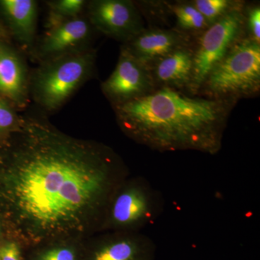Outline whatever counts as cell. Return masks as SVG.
I'll use <instances>...</instances> for the list:
<instances>
[{"mask_svg": "<svg viewBox=\"0 0 260 260\" xmlns=\"http://www.w3.org/2000/svg\"><path fill=\"white\" fill-rule=\"evenodd\" d=\"M94 29L86 16L71 19L47 29L31 49L32 56L43 62L59 56L91 49Z\"/></svg>", "mask_w": 260, "mask_h": 260, "instance_id": "9", "label": "cell"}, {"mask_svg": "<svg viewBox=\"0 0 260 260\" xmlns=\"http://www.w3.org/2000/svg\"><path fill=\"white\" fill-rule=\"evenodd\" d=\"M246 17L243 7L210 25L201 32L194 47L192 80L188 92L198 95L208 75L239 39L245 37Z\"/></svg>", "mask_w": 260, "mask_h": 260, "instance_id": "6", "label": "cell"}, {"mask_svg": "<svg viewBox=\"0 0 260 260\" xmlns=\"http://www.w3.org/2000/svg\"><path fill=\"white\" fill-rule=\"evenodd\" d=\"M191 45L187 32L179 29H146L123 47L149 68L159 59L179 48Z\"/></svg>", "mask_w": 260, "mask_h": 260, "instance_id": "10", "label": "cell"}, {"mask_svg": "<svg viewBox=\"0 0 260 260\" xmlns=\"http://www.w3.org/2000/svg\"><path fill=\"white\" fill-rule=\"evenodd\" d=\"M161 208L158 192L148 181L143 179H124L109 201L101 229L138 232L155 221Z\"/></svg>", "mask_w": 260, "mask_h": 260, "instance_id": "5", "label": "cell"}, {"mask_svg": "<svg viewBox=\"0 0 260 260\" xmlns=\"http://www.w3.org/2000/svg\"><path fill=\"white\" fill-rule=\"evenodd\" d=\"M0 260H21L18 244L10 242L2 246L0 248Z\"/></svg>", "mask_w": 260, "mask_h": 260, "instance_id": "21", "label": "cell"}, {"mask_svg": "<svg viewBox=\"0 0 260 260\" xmlns=\"http://www.w3.org/2000/svg\"><path fill=\"white\" fill-rule=\"evenodd\" d=\"M170 8L177 19V29L181 31L203 32L210 26L191 3H180L170 6Z\"/></svg>", "mask_w": 260, "mask_h": 260, "instance_id": "16", "label": "cell"}, {"mask_svg": "<svg viewBox=\"0 0 260 260\" xmlns=\"http://www.w3.org/2000/svg\"><path fill=\"white\" fill-rule=\"evenodd\" d=\"M113 107L152 93L156 89L150 68L121 46L115 69L102 85Z\"/></svg>", "mask_w": 260, "mask_h": 260, "instance_id": "8", "label": "cell"}, {"mask_svg": "<svg viewBox=\"0 0 260 260\" xmlns=\"http://www.w3.org/2000/svg\"><path fill=\"white\" fill-rule=\"evenodd\" d=\"M234 104L162 87L114 107L121 129L158 151L218 153Z\"/></svg>", "mask_w": 260, "mask_h": 260, "instance_id": "2", "label": "cell"}, {"mask_svg": "<svg viewBox=\"0 0 260 260\" xmlns=\"http://www.w3.org/2000/svg\"><path fill=\"white\" fill-rule=\"evenodd\" d=\"M0 155V222L30 244L101 229L108 205L125 179L105 145L61 133L42 115L21 116Z\"/></svg>", "mask_w": 260, "mask_h": 260, "instance_id": "1", "label": "cell"}, {"mask_svg": "<svg viewBox=\"0 0 260 260\" xmlns=\"http://www.w3.org/2000/svg\"><path fill=\"white\" fill-rule=\"evenodd\" d=\"M87 3L88 2L84 0H56L47 2V6L49 7L47 28L82 16L83 12L86 9Z\"/></svg>", "mask_w": 260, "mask_h": 260, "instance_id": "15", "label": "cell"}, {"mask_svg": "<svg viewBox=\"0 0 260 260\" xmlns=\"http://www.w3.org/2000/svg\"><path fill=\"white\" fill-rule=\"evenodd\" d=\"M93 49L43 61L30 77V96L45 112L59 110L93 77Z\"/></svg>", "mask_w": 260, "mask_h": 260, "instance_id": "3", "label": "cell"}, {"mask_svg": "<svg viewBox=\"0 0 260 260\" xmlns=\"http://www.w3.org/2000/svg\"><path fill=\"white\" fill-rule=\"evenodd\" d=\"M0 235H1V224H0Z\"/></svg>", "mask_w": 260, "mask_h": 260, "instance_id": "22", "label": "cell"}, {"mask_svg": "<svg viewBox=\"0 0 260 260\" xmlns=\"http://www.w3.org/2000/svg\"><path fill=\"white\" fill-rule=\"evenodd\" d=\"M86 10L95 30L124 44L145 29L140 10L129 0H93Z\"/></svg>", "mask_w": 260, "mask_h": 260, "instance_id": "7", "label": "cell"}, {"mask_svg": "<svg viewBox=\"0 0 260 260\" xmlns=\"http://www.w3.org/2000/svg\"><path fill=\"white\" fill-rule=\"evenodd\" d=\"M38 260H76L75 251L65 246H56L43 251Z\"/></svg>", "mask_w": 260, "mask_h": 260, "instance_id": "19", "label": "cell"}, {"mask_svg": "<svg viewBox=\"0 0 260 260\" xmlns=\"http://www.w3.org/2000/svg\"><path fill=\"white\" fill-rule=\"evenodd\" d=\"M30 77L23 56L0 43V99L25 109L30 100Z\"/></svg>", "mask_w": 260, "mask_h": 260, "instance_id": "11", "label": "cell"}, {"mask_svg": "<svg viewBox=\"0 0 260 260\" xmlns=\"http://www.w3.org/2000/svg\"><path fill=\"white\" fill-rule=\"evenodd\" d=\"M194 48H179L159 59L150 68L156 88L167 87L188 90L192 80Z\"/></svg>", "mask_w": 260, "mask_h": 260, "instance_id": "13", "label": "cell"}, {"mask_svg": "<svg viewBox=\"0 0 260 260\" xmlns=\"http://www.w3.org/2000/svg\"><path fill=\"white\" fill-rule=\"evenodd\" d=\"M191 4L203 15L210 25L233 10L242 7L240 2L231 0H195Z\"/></svg>", "mask_w": 260, "mask_h": 260, "instance_id": "17", "label": "cell"}, {"mask_svg": "<svg viewBox=\"0 0 260 260\" xmlns=\"http://www.w3.org/2000/svg\"><path fill=\"white\" fill-rule=\"evenodd\" d=\"M155 253V243L148 236L118 232L103 239L89 260H153Z\"/></svg>", "mask_w": 260, "mask_h": 260, "instance_id": "12", "label": "cell"}, {"mask_svg": "<svg viewBox=\"0 0 260 260\" xmlns=\"http://www.w3.org/2000/svg\"><path fill=\"white\" fill-rule=\"evenodd\" d=\"M0 8L15 38L31 51L35 44L38 3L34 0H2Z\"/></svg>", "mask_w": 260, "mask_h": 260, "instance_id": "14", "label": "cell"}, {"mask_svg": "<svg viewBox=\"0 0 260 260\" xmlns=\"http://www.w3.org/2000/svg\"><path fill=\"white\" fill-rule=\"evenodd\" d=\"M246 25L249 32V37L260 44V8L259 5L251 7L247 10Z\"/></svg>", "mask_w": 260, "mask_h": 260, "instance_id": "20", "label": "cell"}, {"mask_svg": "<svg viewBox=\"0 0 260 260\" xmlns=\"http://www.w3.org/2000/svg\"><path fill=\"white\" fill-rule=\"evenodd\" d=\"M260 89V44L245 36L211 70L200 88L203 96L235 104Z\"/></svg>", "mask_w": 260, "mask_h": 260, "instance_id": "4", "label": "cell"}, {"mask_svg": "<svg viewBox=\"0 0 260 260\" xmlns=\"http://www.w3.org/2000/svg\"><path fill=\"white\" fill-rule=\"evenodd\" d=\"M21 116L15 112V108L6 101L0 99V137L6 138L18 129Z\"/></svg>", "mask_w": 260, "mask_h": 260, "instance_id": "18", "label": "cell"}]
</instances>
